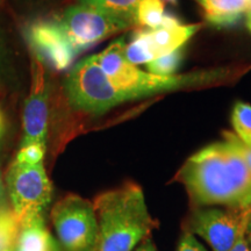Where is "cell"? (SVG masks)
I'll return each mask as SVG.
<instances>
[{
  "label": "cell",
  "mask_w": 251,
  "mask_h": 251,
  "mask_svg": "<svg viewBox=\"0 0 251 251\" xmlns=\"http://www.w3.org/2000/svg\"><path fill=\"white\" fill-rule=\"evenodd\" d=\"M98 219L96 251H134L157 224L139 185L129 183L99 194L93 201Z\"/></svg>",
  "instance_id": "4"
},
{
  "label": "cell",
  "mask_w": 251,
  "mask_h": 251,
  "mask_svg": "<svg viewBox=\"0 0 251 251\" xmlns=\"http://www.w3.org/2000/svg\"><path fill=\"white\" fill-rule=\"evenodd\" d=\"M134 251H157V248L155 246V243H153L149 237V238H147V240H144L142 243H140L139 246L135 248Z\"/></svg>",
  "instance_id": "23"
},
{
  "label": "cell",
  "mask_w": 251,
  "mask_h": 251,
  "mask_svg": "<svg viewBox=\"0 0 251 251\" xmlns=\"http://www.w3.org/2000/svg\"><path fill=\"white\" fill-rule=\"evenodd\" d=\"M20 222L12 208L0 213V251H7L17 237Z\"/></svg>",
  "instance_id": "16"
},
{
  "label": "cell",
  "mask_w": 251,
  "mask_h": 251,
  "mask_svg": "<svg viewBox=\"0 0 251 251\" xmlns=\"http://www.w3.org/2000/svg\"><path fill=\"white\" fill-rule=\"evenodd\" d=\"M246 237L249 244V249L251 251V208L248 211L247 214V225H246Z\"/></svg>",
  "instance_id": "24"
},
{
  "label": "cell",
  "mask_w": 251,
  "mask_h": 251,
  "mask_svg": "<svg viewBox=\"0 0 251 251\" xmlns=\"http://www.w3.org/2000/svg\"><path fill=\"white\" fill-rule=\"evenodd\" d=\"M50 219L63 250L96 251L99 227L93 202L68 194L52 207Z\"/></svg>",
  "instance_id": "5"
},
{
  "label": "cell",
  "mask_w": 251,
  "mask_h": 251,
  "mask_svg": "<svg viewBox=\"0 0 251 251\" xmlns=\"http://www.w3.org/2000/svg\"><path fill=\"white\" fill-rule=\"evenodd\" d=\"M2 1V0H0V2H1Z\"/></svg>",
  "instance_id": "28"
},
{
  "label": "cell",
  "mask_w": 251,
  "mask_h": 251,
  "mask_svg": "<svg viewBox=\"0 0 251 251\" xmlns=\"http://www.w3.org/2000/svg\"><path fill=\"white\" fill-rule=\"evenodd\" d=\"M177 251H208L203 247L201 242L197 240V237L194 236L190 231L184 230V233L181 234L179 244H178Z\"/></svg>",
  "instance_id": "19"
},
{
  "label": "cell",
  "mask_w": 251,
  "mask_h": 251,
  "mask_svg": "<svg viewBox=\"0 0 251 251\" xmlns=\"http://www.w3.org/2000/svg\"><path fill=\"white\" fill-rule=\"evenodd\" d=\"M46 151L47 146L39 143H30L27 146L19 147V151L17 152L14 161L29 165L40 164V163H43Z\"/></svg>",
  "instance_id": "17"
},
{
  "label": "cell",
  "mask_w": 251,
  "mask_h": 251,
  "mask_svg": "<svg viewBox=\"0 0 251 251\" xmlns=\"http://www.w3.org/2000/svg\"><path fill=\"white\" fill-rule=\"evenodd\" d=\"M12 211L19 222L34 215H45L52 197V186L45 164L12 162L4 176Z\"/></svg>",
  "instance_id": "6"
},
{
  "label": "cell",
  "mask_w": 251,
  "mask_h": 251,
  "mask_svg": "<svg viewBox=\"0 0 251 251\" xmlns=\"http://www.w3.org/2000/svg\"><path fill=\"white\" fill-rule=\"evenodd\" d=\"M124 37L109 45L103 51L91 55L75 64L64 81L68 102L76 111L99 115L122 102L147 96L208 85L225 80L226 69L197 71L162 77L142 71L125 57Z\"/></svg>",
  "instance_id": "1"
},
{
  "label": "cell",
  "mask_w": 251,
  "mask_h": 251,
  "mask_svg": "<svg viewBox=\"0 0 251 251\" xmlns=\"http://www.w3.org/2000/svg\"><path fill=\"white\" fill-rule=\"evenodd\" d=\"M9 208H11V205H9L7 190H6L5 177L0 170V213L7 211Z\"/></svg>",
  "instance_id": "21"
},
{
  "label": "cell",
  "mask_w": 251,
  "mask_h": 251,
  "mask_svg": "<svg viewBox=\"0 0 251 251\" xmlns=\"http://www.w3.org/2000/svg\"><path fill=\"white\" fill-rule=\"evenodd\" d=\"M163 1H166V2H169V4H172V5H177L178 0H163Z\"/></svg>",
  "instance_id": "27"
},
{
  "label": "cell",
  "mask_w": 251,
  "mask_h": 251,
  "mask_svg": "<svg viewBox=\"0 0 251 251\" xmlns=\"http://www.w3.org/2000/svg\"><path fill=\"white\" fill-rule=\"evenodd\" d=\"M203 18L212 26L222 28L237 24L249 11L248 0H196Z\"/></svg>",
  "instance_id": "11"
},
{
  "label": "cell",
  "mask_w": 251,
  "mask_h": 251,
  "mask_svg": "<svg viewBox=\"0 0 251 251\" xmlns=\"http://www.w3.org/2000/svg\"><path fill=\"white\" fill-rule=\"evenodd\" d=\"M200 29V25L181 24L179 19L166 13L163 25L157 29H142L152 61L159 56L181 49Z\"/></svg>",
  "instance_id": "9"
},
{
  "label": "cell",
  "mask_w": 251,
  "mask_h": 251,
  "mask_svg": "<svg viewBox=\"0 0 251 251\" xmlns=\"http://www.w3.org/2000/svg\"><path fill=\"white\" fill-rule=\"evenodd\" d=\"M246 212L196 207L188 216L186 230L201 237L212 251H229L236 241Z\"/></svg>",
  "instance_id": "7"
},
{
  "label": "cell",
  "mask_w": 251,
  "mask_h": 251,
  "mask_svg": "<svg viewBox=\"0 0 251 251\" xmlns=\"http://www.w3.org/2000/svg\"><path fill=\"white\" fill-rule=\"evenodd\" d=\"M6 133V120L2 113L1 108H0V146H1V141L4 139Z\"/></svg>",
  "instance_id": "25"
},
{
  "label": "cell",
  "mask_w": 251,
  "mask_h": 251,
  "mask_svg": "<svg viewBox=\"0 0 251 251\" xmlns=\"http://www.w3.org/2000/svg\"><path fill=\"white\" fill-rule=\"evenodd\" d=\"M247 26L248 29L251 31V11L247 12Z\"/></svg>",
  "instance_id": "26"
},
{
  "label": "cell",
  "mask_w": 251,
  "mask_h": 251,
  "mask_svg": "<svg viewBox=\"0 0 251 251\" xmlns=\"http://www.w3.org/2000/svg\"><path fill=\"white\" fill-rule=\"evenodd\" d=\"M5 76H6V58L5 52L2 49L1 43H0V89L5 85Z\"/></svg>",
  "instance_id": "22"
},
{
  "label": "cell",
  "mask_w": 251,
  "mask_h": 251,
  "mask_svg": "<svg viewBox=\"0 0 251 251\" xmlns=\"http://www.w3.org/2000/svg\"><path fill=\"white\" fill-rule=\"evenodd\" d=\"M183 61V50L178 49L170 54L159 56L147 64V70L156 76L168 77L176 75Z\"/></svg>",
  "instance_id": "15"
},
{
  "label": "cell",
  "mask_w": 251,
  "mask_h": 251,
  "mask_svg": "<svg viewBox=\"0 0 251 251\" xmlns=\"http://www.w3.org/2000/svg\"><path fill=\"white\" fill-rule=\"evenodd\" d=\"M224 139L237 150L251 171V147L244 143L236 134L230 133V131H224Z\"/></svg>",
  "instance_id": "18"
},
{
  "label": "cell",
  "mask_w": 251,
  "mask_h": 251,
  "mask_svg": "<svg viewBox=\"0 0 251 251\" xmlns=\"http://www.w3.org/2000/svg\"><path fill=\"white\" fill-rule=\"evenodd\" d=\"M231 124L235 134L251 147V106L249 103L236 102L231 113Z\"/></svg>",
  "instance_id": "14"
},
{
  "label": "cell",
  "mask_w": 251,
  "mask_h": 251,
  "mask_svg": "<svg viewBox=\"0 0 251 251\" xmlns=\"http://www.w3.org/2000/svg\"><path fill=\"white\" fill-rule=\"evenodd\" d=\"M247 214L248 211L246 212V216H244L243 224L241 226L240 231H238V235L236 237V241L231 247V249L229 251H250L249 244H248L247 237H246V225H247Z\"/></svg>",
  "instance_id": "20"
},
{
  "label": "cell",
  "mask_w": 251,
  "mask_h": 251,
  "mask_svg": "<svg viewBox=\"0 0 251 251\" xmlns=\"http://www.w3.org/2000/svg\"><path fill=\"white\" fill-rule=\"evenodd\" d=\"M131 26L127 19L77 4L28 23L24 36L33 57L52 70L65 71L81 52Z\"/></svg>",
  "instance_id": "2"
},
{
  "label": "cell",
  "mask_w": 251,
  "mask_h": 251,
  "mask_svg": "<svg viewBox=\"0 0 251 251\" xmlns=\"http://www.w3.org/2000/svg\"><path fill=\"white\" fill-rule=\"evenodd\" d=\"M30 90L24 106L23 139L19 147L30 143L47 146L48 136V83L46 67L39 59L31 56Z\"/></svg>",
  "instance_id": "8"
},
{
  "label": "cell",
  "mask_w": 251,
  "mask_h": 251,
  "mask_svg": "<svg viewBox=\"0 0 251 251\" xmlns=\"http://www.w3.org/2000/svg\"><path fill=\"white\" fill-rule=\"evenodd\" d=\"M78 4L89 6L118 15L136 25V9L142 0H77Z\"/></svg>",
  "instance_id": "12"
},
{
  "label": "cell",
  "mask_w": 251,
  "mask_h": 251,
  "mask_svg": "<svg viewBox=\"0 0 251 251\" xmlns=\"http://www.w3.org/2000/svg\"><path fill=\"white\" fill-rule=\"evenodd\" d=\"M9 251H58L46 226L45 215H34L20 222Z\"/></svg>",
  "instance_id": "10"
},
{
  "label": "cell",
  "mask_w": 251,
  "mask_h": 251,
  "mask_svg": "<svg viewBox=\"0 0 251 251\" xmlns=\"http://www.w3.org/2000/svg\"><path fill=\"white\" fill-rule=\"evenodd\" d=\"M177 179L196 207H225L235 212L251 208V171L227 141L199 150L184 163Z\"/></svg>",
  "instance_id": "3"
},
{
  "label": "cell",
  "mask_w": 251,
  "mask_h": 251,
  "mask_svg": "<svg viewBox=\"0 0 251 251\" xmlns=\"http://www.w3.org/2000/svg\"><path fill=\"white\" fill-rule=\"evenodd\" d=\"M165 14L163 0H142L136 9V25L157 29L163 25Z\"/></svg>",
  "instance_id": "13"
},
{
  "label": "cell",
  "mask_w": 251,
  "mask_h": 251,
  "mask_svg": "<svg viewBox=\"0 0 251 251\" xmlns=\"http://www.w3.org/2000/svg\"><path fill=\"white\" fill-rule=\"evenodd\" d=\"M7 251H9V249H8V250H7Z\"/></svg>",
  "instance_id": "29"
}]
</instances>
